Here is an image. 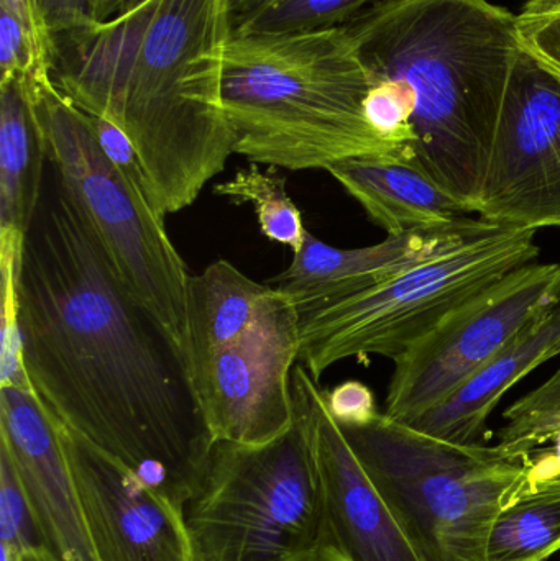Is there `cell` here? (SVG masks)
<instances>
[{"instance_id":"obj_13","label":"cell","mask_w":560,"mask_h":561,"mask_svg":"<svg viewBox=\"0 0 560 561\" xmlns=\"http://www.w3.org/2000/svg\"><path fill=\"white\" fill-rule=\"evenodd\" d=\"M58 427L101 561H194L184 507L59 421Z\"/></svg>"},{"instance_id":"obj_1","label":"cell","mask_w":560,"mask_h":561,"mask_svg":"<svg viewBox=\"0 0 560 561\" xmlns=\"http://www.w3.org/2000/svg\"><path fill=\"white\" fill-rule=\"evenodd\" d=\"M19 325L23 368L45 408L186 510L216 445L186 353L49 161L23 240Z\"/></svg>"},{"instance_id":"obj_30","label":"cell","mask_w":560,"mask_h":561,"mask_svg":"<svg viewBox=\"0 0 560 561\" xmlns=\"http://www.w3.org/2000/svg\"><path fill=\"white\" fill-rule=\"evenodd\" d=\"M38 3L55 38L94 23L92 0H38Z\"/></svg>"},{"instance_id":"obj_12","label":"cell","mask_w":560,"mask_h":561,"mask_svg":"<svg viewBox=\"0 0 560 561\" xmlns=\"http://www.w3.org/2000/svg\"><path fill=\"white\" fill-rule=\"evenodd\" d=\"M293 392L308 421L321 484L318 561H423L302 365L293 371Z\"/></svg>"},{"instance_id":"obj_6","label":"cell","mask_w":560,"mask_h":561,"mask_svg":"<svg viewBox=\"0 0 560 561\" xmlns=\"http://www.w3.org/2000/svg\"><path fill=\"white\" fill-rule=\"evenodd\" d=\"M184 514L194 561H318L321 484L298 402L275 440L216 442Z\"/></svg>"},{"instance_id":"obj_5","label":"cell","mask_w":560,"mask_h":561,"mask_svg":"<svg viewBox=\"0 0 560 561\" xmlns=\"http://www.w3.org/2000/svg\"><path fill=\"white\" fill-rule=\"evenodd\" d=\"M341 428L423 561H487L496 516L535 470L533 455L453 444L381 412Z\"/></svg>"},{"instance_id":"obj_4","label":"cell","mask_w":560,"mask_h":561,"mask_svg":"<svg viewBox=\"0 0 560 561\" xmlns=\"http://www.w3.org/2000/svg\"><path fill=\"white\" fill-rule=\"evenodd\" d=\"M372 78L344 25L279 35L232 33L222 101L233 153L289 171L365 157L404 158L365 115Z\"/></svg>"},{"instance_id":"obj_24","label":"cell","mask_w":560,"mask_h":561,"mask_svg":"<svg viewBox=\"0 0 560 561\" xmlns=\"http://www.w3.org/2000/svg\"><path fill=\"white\" fill-rule=\"evenodd\" d=\"M0 547L20 556L49 550L22 478L3 447H0Z\"/></svg>"},{"instance_id":"obj_19","label":"cell","mask_w":560,"mask_h":561,"mask_svg":"<svg viewBox=\"0 0 560 561\" xmlns=\"http://www.w3.org/2000/svg\"><path fill=\"white\" fill-rule=\"evenodd\" d=\"M275 296L276 287L256 283L226 260L191 275L184 339L187 365L239 342Z\"/></svg>"},{"instance_id":"obj_14","label":"cell","mask_w":560,"mask_h":561,"mask_svg":"<svg viewBox=\"0 0 560 561\" xmlns=\"http://www.w3.org/2000/svg\"><path fill=\"white\" fill-rule=\"evenodd\" d=\"M0 447L22 478L46 547L61 561H101L72 484L58 421L32 388L0 386Z\"/></svg>"},{"instance_id":"obj_7","label":"cell","mask_w":560,"mask_h":561,"mask_svg":"<svg viewBox=\"0 0 560 561\" xmlns=\"http://www.w3.org/2000/svg\"><path fill=\"white\" fill-rule=\"evenodd\" d=\"M536 232L499 227L357 296L298 312V362L316 381L348 358L378 355L397 362L457 307L513 270L536 262Z\"/></svg>"},{"instance_id":"obj_26","label":"cell","mask_w":560,"mask_h":561,"mask_svg":"<svg viewBox=\"0 0 560 561\" xmlns=\"http://www.w3.org/2000/svg\"><path fill=\"white\" fill-rule=\"evenodd\" d=\"M22 250L0 249L2 276V330H0V386L32 388L22 362V336L19 325V275Z\"/></svg>"},{"instance_id":"obj_27","label":"cell","mask_w":560,"mask_h":561,"mask_svg":"<svg viewBox=\"0 0 560 561\" xmlns=\"http://www.w3.org/2000/svg\"><path fill=\"white\" fill-rule=\"evenodd\" d=\"M364 108L367 121L380 137L407 148L411 153L414 144V95L404 82L372 79Z\"/></svg>"},{"instance_id":"obj_11","label":"cell","mask_w":560,"mask_h":561,"mask_svg":"<svg viewBox=\"0 0 560 561\" xmlns=\"http://www.w3.org/2000/svg\"><path fill=\"white\" fill-rule=\"evenodd\" d=\"M477 214L513 229L560 227V79L525 51L510 85Z\"/></svg>"},{"instance_id":"obj_9","label":"cell","mask_w":560,"mask_h":561,"mask_svg":"<svg viewBox=\"0 0 560 561\" xmlns=\"http://www.w3.org/2000/svg\"><path fill=\"white\" fill-rule=\"evenodd\" d=\"M560 304V263L513 270L457 307L395 362L385 412L410 424L450 398Z\"/></svg>"},{"instance_id":"obj_32","label":"cell","mask_w":560,"mask_h":561,"mask_svg":"<svg viewBox=\"0 0 560 561\" xmlns=\"http://www.w3.org/2000/svg\"><path fill=\"white\" fill-rule=\"evenodd\" d=\"M117 0H92V19L94 22H104L114 13Z\"/></svg>"},{"instance_id":"obj_20","label":"cell","mask_w":560,"mask_h":561,"mask_svg":"<svg viewBox=\"0 0 560 561\" xmlns=\"http://www.w3.org/2000/svg\"><path fill=\"white\" fill-rule=\"evenodd\" d=\"M536 463V461H535ZM560 552V473L533 478L490 530L487 561H548Z\"/></svg>"},{"instance_id":"obj_25","label":"cell","mask_w":560,"mask_h":561,"mask_svg":"<svg viewBox=\"0 0 560 561\" xmlns=\"http://www.w3.org/2000/svg\"><path fill=\"white\" fill-rule=\"evenodd\" d=\"M53 56L7 10L0 9V84L19 81L25 89L49 84Z\"/></svg>"},{"instance_id":"obj_16","label":"cell","mask_w":560,"mask_h":561,"mask_svg":"<svg viewBox=\"0 0 560 561\" xmlns=\"http://www.w3.org/2000/svg\"><path fill=\"white\" fill-rule=\"evenodd\" d=\"M328 173L388 237L453 226L469 214L404 158H354L332 164Z\"/></svg>"},{"instance_id":"obj_8","label":"cell","mask_w":560,"mask_h":561,"mask_svg":"<svg viewBox=\"0 0 560 561\" xmlns=\"http://www.w3.org/2000/svg\"><path fill=\"white\" fill-rule=\"evenodd\" d=\"M23 91L35 105L49 163L84 207L128 286L184 350L191 275L164 217L122 176L102 150L89 114L55 81Z\"/></svg>"},{"instance_id":"obj_17","label":"cell","mask_w":560,"mask_h":561,"mask_svg":"<svg viewBox=\"0 0 560 561\" xmlns=\"http://www.w3.org/2000/svg\"><path fill=\"white\" fill-rule=\"evenodd\" d=\"M559 353L560 304L464 382L447 401L407 425L453 444L483 445L489 437L487 421L503 396Z\"/></svg>"},{"instance_id":"obj_22","label":"cell","mask_w":560,"mask_h":561,"mask_svg":"<svg viewBox=\"0 0 560 561\" xmlns=\"http://www.w3.org/2000/svg\"><path fill=\"white\" fill-rule=\"evenodd\" d=\"M375 0H270L253 12L237 16L240 35H279L344 25Z\"/></svg>"},{"instance_id":"obj_10","label":"cell","mask_w":560,"mask_h":561,"mask_svg":"<svg viewBox=\"0 0 560 561\" xmlns=\"http://www.w3.org/2000/svg\"><path fill=\"white\" fill-rule=\"evenodd\" d=\"M298 309L276 289L259 322L233 345L190 362L214 442L262 445L296 419L292 368L299 359Z\"/></svg>"},{"instance_id":"obj_34","label":"cell","mask_w":560,"mask_h":561,"mask_svg":"<svg viewBox=\"0 0 560 561\" xmlns=\"http://www.w3.org/2000/svg\"><path fill=\"white\" fill-rule=\"evenodd\" d=\"M20 561H61L52 550H42V552L25 553L20 556Z\"/></svg>"},{"instance_id":"obj_23","label":"cell","mask_w":560,"mask_h":561,"mask_svg":"<svg viewBox=\"0 0 560 561\" xmlns=\"http://www.w3.org/2000/svg\"><path fill=\"white\" fill-rule=\"evenodd\" d=\"M499 432V445L513 454L533 455L536 448L556 440L560 434V369L513 402Z\"/></svg>"},{"instance_id":"obj_33","label":"cell","mask_w":560,"mask_h":561,"mask_svg":"<svg viewBox=\"0 0 560 561\" xmlns=\"http://www.w3.org/2000/svg\"><path fill=\"white\" fill-rule=\"evenodd\" d=\"M270 0H233V12L236 15H245L259 7L265 5Z\"/></svg>"},{"instance_id":"obj_28","label":"cell","mask_w":560,"mask_h":561,"mask_svg":"<svg viewBox=\"0 0 560 561\" xmlns=\"http://www.w3.org/2000/svg\"><path fill=\"white\" fill-rule=\"evenodd\" d=\"M516 25L523 51L560 79V0H526Z\"/></svg>"},{"instance_id":"obj_3","label":"cell","mask_w":560,"mask_h":561,"mask_svg":"<svg viewBox=\"0 0 560 561\" xmlns=\"http://www.w3.org/2000/svg\"><path fill=\"white\" fill-rule=\"evenodd\" d=\"M344 26L372 79L413 92L411 163L477 214L523 55L516 13L490 0H375Z\"/></svg>"},{"instance_id":"obj_2","label":"cell","mask_w":560,"mask_h":561,"mask_svg":"<svg viewBox=\"0 0 560 561\" xmlns=\"http://www.w3.org/2000/svg\"><path fill=\"white\" fill-rule=\"evenodd\" d=\"M233 0H117L56 36L55 84L134 145L161 217L190 207L233 153L224 111Z\"/></svg>"},{"instance_id":"obj_21","label":"cell","mask_w":560,"mask_h":561,"mask_svg":"<svg viewBox=\"0 0 560 561\" xmlns=\"http://www.w3.org/2000/svg\"><path fill=\"white\" fill-rule=\"evenodd\" d=\"M275 168L262 171L259 164L237 171L232 180L217 184L214 194L227 197L236 204H252L255 207L260 230L266 239L289 247L293 255L305 243V222L301 213L286 191V178Z\"/></svg>"},{"instance_id":"obj_15","label":"cell","mask_w":560,"mask_h":561,"mask_svg":"<svg viewBox=\"0 0 560 561\" xmlns=\"http://www.w3.org/2000/svg\"><path fill=\"white\" fill-rule=\"evenodd\" d=\"M499 227L467 216L453 226L388 237L364 249H335L308 232L292 265L276 276V289L298 312L321 309L447 255Z\"/></svg>"},{"instance_id":"obj_18","label":"cell","mask_w":560,"mask_h":561,"mask_svg":"<svg viewBox=\"0 0 560 561\" xmlns=\"http://www.w3.org/2000/svg\"><path fill=\"white\" fill-rule=\"evenodd\" d=\"M45 135L19 81L0 84V243H23L45 180Z\"/></svg>"},{"instance_id":"obj_31","label":"cell","mask_w":560,"mask_h":561,"mask_svg":"<svg viewBox=\"0 0 560 561\" xmlns=\"http://www.w3.org/2000/svg\"><path fill=\"white\" fill-rule=\"evenodd\" d=\"M0 9L12 13L25 26L26 32L55 59L56 39L46 25L38 0H0Z\"/></svg>"},{"instance_id":"obj_29","label":"cell","mask_w":560,"mask_h":561,"mask_svg":"<svg viewBox=\"0 0 560 561\" xmlns=\"http://www.w3.org/2000/svg\"><path fill=\"white\" fill-rule=\"evenodd\" d=\"M324 398L332 417L341 425L368 424L380 414L374 392L361 381L342 382L331 392H324Z\"/></svg>"}]
</instances>
